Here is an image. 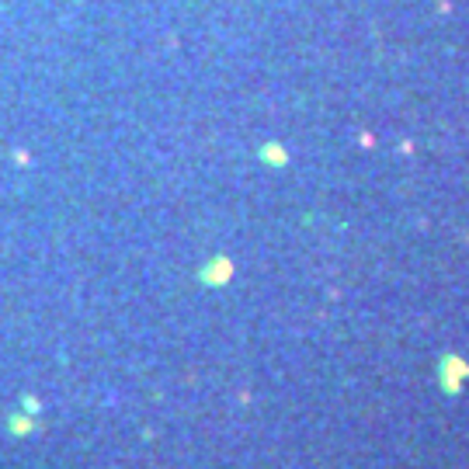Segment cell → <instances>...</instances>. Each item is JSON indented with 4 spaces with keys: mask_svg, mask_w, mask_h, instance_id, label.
Returning <instances> with one entry per match:
<instances>
[{
    "mask_svg": "<svg viewBox=\"0 0 469 469\" xmlns=\"http://www.w3.org/2000/svg\"><path fill=\"white\" fill-rule=\"evenodd\" d=\"M442 386H445V393H459V379L466 375V361H459L456 354H449V358H442Z\"/></svg>",
    "mask_w": 469,
    "mask_h": 469,
    "instance_id": "obj_1",
    "label": "cell"
}]
</instances>
